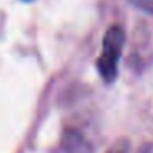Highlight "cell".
Instances as JSON below:
<instances>
[{
    "label": "cell",
    "instance_id": "obj_1",
    "mask_svg": "<svg viewBox=\"0 0 153 153\" xmlns=\"http://www.w3.org/2000/svg\"><path fill=\"white\" fill-rule=\"evenodd\" d=\"M123 41H125V33L119 25L110 27L104 36L102 51L97 59V68H99L100 76L107 82H112L117 76V66H119V59L122 54Z\"/></svg>",
    "mask_w": 153,
    "mask_h": 153
},
{
    "label": "cell",
    "instance_id": "obj_2",
    "mask_svg": "<svg viewBox=\"0 0 153 153\" xmlns=\"http://www.w3.org/2000/svg\"><path fill=\"white\" fill-rule=\"evenodd\" d=\"M63 143H64V153H92L89 142L74 130H71L64 135Z\"/></svg>",
    "mask_w": 153,
    "mask_h": 153
},
{
    "label": "cell",
    "instance_id": "obj_3",
    "mask_svg": "<svg viewBox=\"0 0 153 153\" xmlns=\"http://www.w3.org/2000/svg\"><path fill=\"white\" fill-rule=\"evenodd\" d=\"M133 5H137L138 8H142L143 12L153 13V0H132Z\"/></svg>",
    "mask_w": 153,
    "mask_h": 153
},
{
    "label": "cell",
    "instance_id": "obj_4",
    "mask_svg": "<svg viewBox=\"0 0 153 153\" xmlns=\"http://www.w3.org/2000/svg\"><path fill=\"white\" fill-rule=\"evenodd\" d=\"M107 153H128V146H127V142H120L115 148H112Z\"/></svg>",
    "mask_w": 153,
    "mask_h": 153
}]
</instances>
